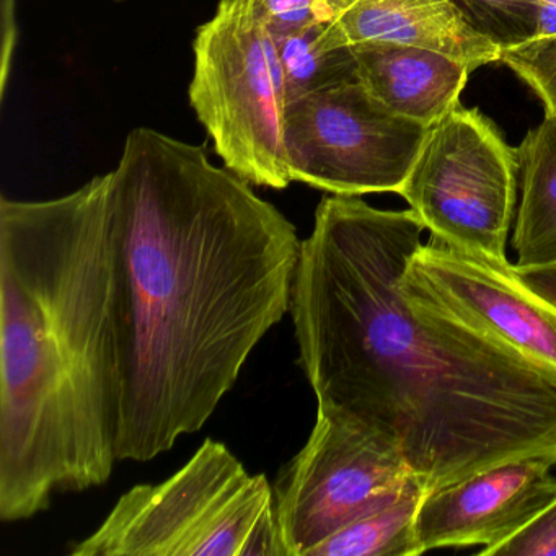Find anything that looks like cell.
Wrapping results in <instances>:
<instances>
[{"instance_id":"9","label":"cell","mask_w":556,"mask_h":556,"mask_svg":"<svg viewBox=\"0 0 556 556\" xmlns=\"http://www.w3.org/2000/svg\"><path fill=\"white\" fill-rule=\"evenodd\" d=\"M409 298L509 344L556 376V305L523 282L513 263H494L422 243L402 275Z\"/></svg>"},{"instance_id":"20","label":"cell","mask_w":556,"mask_h":556,"mask_svg":"<svg viewBox=\"0 0 556 556\" xmlns=\"http://www.w3.org/2000/svg\"><path fill=\"white\" fill-rule=\"evenodd\" d=\"M516 269L527 286L556 305V265L533 266V268L516 266Z\"/></svg>"},{"instance_id":"19","label":"cell","mask_w":556,"mask_h":556,"mask_svg":"<svg viewBox=\"0 0 556 556\" xmlns=\"http://www.w3.org/2000/svg\"><path fill=\"white\" fill-rule=\"evenodd\" d=\"M491 556H556V503L497 546Z\"/></svg>"},{"instance_id":"17","label":"cell","mask_w":556,"mask_h":556,"mask_svg":"<svg viewBox=\"0 0 556 556\" xmlns=\"http://www.w3.org/2000/svg\"><path fill=\"white\" fill-rule=\"evenodd\" d=\"M500 61L540 97L545 116L556 118V35L501 50Z\"/></svg>"},{"instance_id":"11","label":"cell","mask_w":556,"mask_h":556,"mask_svg":"<svg viewBox=\"0 0 556 556\" xmlns=\"http://www.w3.org/2000/svg\"><path fill=\"white\" fill-rule=\"evenodd\" d=\"M328 48L399 43L445 54L473 71L500 61L501 48L478 34L448 0H334Z\"/></svg>"},{"instance_id":"4","label":"cell","mask_w":556,"mask_h":556,"mask_svg":"<svg viewBox=\"0 0 556 556\" xmlns=\"http://www.w3.org/2000/svg\"><path fill=\"white\" fill-rule=\"evenodd\" d=\"M71 556H286L275 490L206 439L161 483L126 491Z\"/></svg>"},{"instance_id":"5","label":"cell","mask_w":556,"mask_h":556,"mask_svg":"<svg viewBox=\"0 0 556 556\" xmlns=\"http://www.w3.org/2000/svg\"><path fill=\"white\" fill-rule=\"evenodd\" d=\"M193 53L191 109L226 168L252 187L288 188L285 74L252 0H220L198 28Z\"/></svg>"},{"instance_id":"21","label":"cell","mask_w":556,"mask_h":556,"mask_svg":"<svg viewBox=\"0 0 556 556\" xmlns=\"http://www.w3.org/2000/svg\"><path fill=\"white\" fill-rule=\"evenodd\" d=\"M539 5H549V8H556V0H539Z\"/></svg>"},{"instance_id":"13","label":"cell","mask_w":556,"mask_h":556,"mask_svg":"<svg viewBox=\"0 0 556 556\" xmlns=\"http://www.w3.org/2000/svg\"><path fill=\"white\" fill-rule=\"evenodd\" d=\"M516 151L520 190L513 237L516 266L556 265V118L545 116Z\"/></svg>"},{"instance_id":"15","label":"cell","mask_w":556,"mask_h":556,"mask_svg":"<svg viewBox=\"0 0 556 556\" xmlns=\"http://www.w3.org/2000/svg\"><path fill=\"white\" fill-rule=\"evenodd\" d=\"M325 25L275 38L288 102L357 80L353 48H328Z\"/></svg>"},{"instance_id":"6","label":"cell","mask_w":556,"mask_h":556,"mask_svg":"<svg viewBox=\"0 0 556 556\" xmlns=\"http://www.w3.org/2000/svg\"><path fill=\"white\" fill-rule=\"evenodd\" d=\"M519 161L496 126L458 105L428 129L400 197L431 239L494 263H509Z\"/></svg>"},{"instance_id":"7","label":"cell","mask_w":556,"mask_h":556,"mask_svg":"<svg viewBox=\"0 0 556 556\" xmlns=\"http://www.w3.org/2000/svg\"><path fill=\"white\" fill-rule=\"evenodd\" d=\"M415 477L392 442L317 408L307 442L273 486L285 555L311 556L354 520L396 500Z\"/></svg>"},{"instance_id":"1","label":"cell","mask_w":556,"mask_h":556,"mask_svg":"<svg viewBox=\"0 0 556 556\" xmlns=\"http://www.w3.org/2000/svg\"><path fill=\"white\" fill-rule=\"evenodd\" d=\"M426 226L413 210L324 198L289 314L317 408L392 442L434 491L496 465H556V376L402 289Z\"/></svg>"},{"instance_id":"16","label":"cell","mask_w":556,"mask_h":556,"mask_svg":"<svg viewBox=\"0 0 556 556\" xmlns=\"http://www.w3.org/2000/svg\"><path fill=\"white\" fill-rule=\"evenodd\" d=\"M462 17L501 50L539 34V0H448Z\"/></svg>"},{"instance_id":"2","label":"cell","mask_w":556,"mask_h":556,"mask_svg":"<svg viewBox=\"0 0 556 556\" xmlns=\"http://www.w3.org/2000/svg\"><path fill=\"white\" fill-rule=\"evenodd\" d=\"M118 460L200 431L291 308L302 240L203 148L129 132L110 172Z\"/></svg>"},{"instance_id":"14","label":"cell","mask_w":556,"mask_h":556,"mask_svg":"<svg viewBox=\"0 0 556 556\" xmlns=\"http://www.w3.org/2000/svg\"><path fill=\"white\" fill-rule=\"evenodd\" d=\"M426 490L418 477L412 478L392 503L354 520L325 540L311 556H418L422 555L416 533V519Z\"/></svg>"},{"instance_id":"10","label":"cell","mask_w":556,"mask_h":556,"mask_svg":"<svg viewBox=\"0 0 556 556\" xmlns=\"http://www.w3.org/2000/svg\"><path fill=\"white\" fill-rule=\"evenodd\" d=\"M555 467L546 458L496 465L439 490L419 507L422 552L481 546L490 555L556 503Z\"/></svg>"},{"instance_id":"12","label":"cell","mask_w":556,"mask_h":556,"mask_svg":"<svg viewBox=\"0 0 556 556\" xmlns=\"http://www.w3.org/2000/svg\"><path fill=\"white\" fill-rule=\"evenodd\" d=\"M351 48L357 80L395 115L431 128L460 105L471 73L465 64L408 45L359 43Z\"/></svg>"},{"instance_id":"3","label":"cell","mask_w":556,"mask_h":556,"mask_svg":"<svg viewBox=\"0 0 556 556\" xmlns=\"http://www.w3.org/2000/svg\"><path fill=\"white\" fill-rule=\"evenodd\" d=\"M0 519L102 486L118 460L110 174L0 201Z\"/></svg>"},{"instance_id":"18","label":"cell","mask_w":556,"mask_h":556,"mask_svg":"<svg viewBox=\"0 0 556 556\" xmlns=\"http://www.w3.org/2000/svg\"><path fill=\"white\" fill-rule=\"evenodd\" d=\"M252 4L273 37L328 24L334 14V0H252Z\"/></svg>"},{"instance_id":"8","label":"cell","mask_w":556,"mask_h":556,"mask_svg":"<svg viewBox=\"0 0 556 556\" xmlns=\"http://www.w3.org/2000/svg\"><path fill=\"white\" fill-rule=\"evenodd\" d=\"M428 129L387 110L359 80L308 93L286 105L289 175L341 197L399 194Z\"/></svg>"}]
</instances>
